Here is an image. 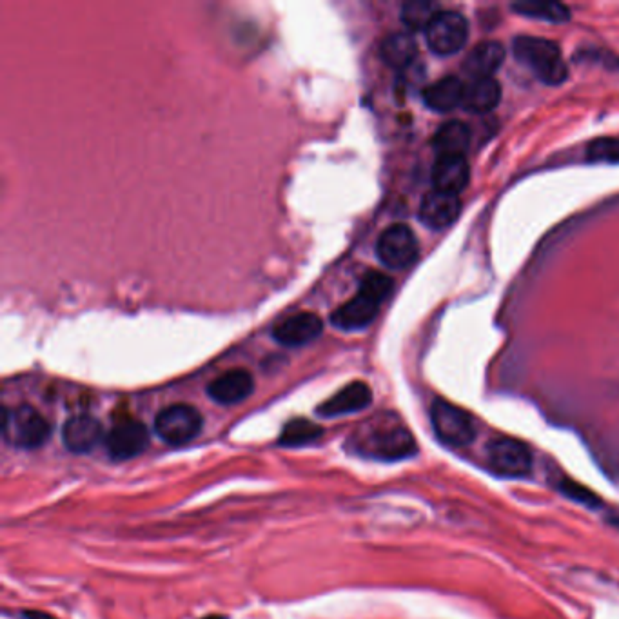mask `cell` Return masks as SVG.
<instances>
[{"label": "cell", "instance_id": "1", "mask_svg": "<svg viewBox=\"0 0 619 619\" xmlns=\"http://www.w3.org/2000/svg\"><path fill=\"white\" fill-rule=\"evenodd\" d=\"M354 451L376 460H403L416 452L409 429L394 416H382L364 425L351 440Z\"/></svg>", "mask_w": 619, "mask_h": 619}, {"label": "cell", "instance_id": "2", "mask_svg": "<svg viewBox=\"0 0 619 619\" xmlns=\"http://www.w3.org/2000/svg\"><path fill=\"white\" fill-rule=\"evenodd\" d=\"M393 291V280L384 273L369 271L360 282L358 293L340 305L331 315V322L340 331H360L373 324L380 305Z\"/></svg>", "mask_w": 619, "mask_h": 619}, {"label": "cell", "instance_id": "3", "mask_svg": "<svg viewBox=\"0 0 619 619\" xmlns=\"http://www.w3.org/2000/svg\"><path fill=\"white\" fill-rule=\"evenodd\" d=\"M514 55L523 66L549 86H560L567 80L569 69L561 57L558 44L541 37H518L514 39Z\"/></svg>", "mask_w": 619, "mask_h": 619}, {"label": "cell", "instance_id": "4", "mask_svg": "<svg viewBox=\"0 0 619 619\" xmlns=\"http://www.w3.org/2000/svg\"><path fill=\"white\" fill-rule=\"evenodd\" d=\"M51 425L30 405L4 411V438L20 449H37L50 440Z\"/></svg>", "mask_w": 619, "mask_h": 619}, {"label": "cell", "instance_id": "5", "mask_svg": "<svg viewBox=\"0 0 619 619\" xmlns=\"http://www.w3.org/2000/svg\"><path fill=\"white\" fill-rule=\"evenodd\" d=\"M155 431L168 445H184L195 440L202 431V416L193 405H169L157 414Z\"/></svg>", "mask_w": 619, "mask_h": 619}, {"label": "cell", "instance_id": "6", "mask_svg": "<svg viewBox=\"0 0 619 619\" xmlns=\"http://www.w3.org/2000/svg\"><path fill=\"white\" fill-rule=\"evenodd\" d=\"M425 39L436 55H454L467 44L469 22L458 11H440L425 30Z\"/></svg>", "mask_w": 619, "mask_h": 619}, {"label": "cell", "instance_id": "7", "mask_svg": "<svg viewBox=\"0 0 619 619\" xmlns=\"http://www.w3.org/2000/svg\"><path fill=\"white\" fill-rule=\"evenodd\" d=\"M431 422H433L436 436L447 445L463 447L471 443L476 436V427L472 422L471 414L445 400H436L433 403Z\"/></svg>", "mask_w": 619, "mask_h": 619}, {"label": "cell", "instance_id": "8", "mask_svg": "<svg viewBox=\"0 0 619 619\" xmlns=\"http://www.w3.org/2000/svg\"><path fill=\"white\" fill-rule=\"evenodd\" d=\"M376 255L384 266L391 269L413 266L418 258V240L413 229L405 224H393L387 227L378 238Z\"/></svg>", "mask_w": 619, "mask_h": 619}, {"label": "cell", "instance_id": "9", "mask_svg": "<svg viewBox=\"0 0 619 619\" xmlns=\"http://www.w3.org/2000/svg\"><path fill=\"white\" fill-rule=\"evenodd\" d=\"M487 460L503 476H525L532 467L529 447L514 438H496L487 447Z\"/></svg>", "mask_w": 619, "mask_h": 619}, {"label": "cell", "instance_id": "10", "mask_svg": "<svg viewBox=\"0 0 619 619\" xmlns=\"http://www.w3.org/2000/svg\"><path fill=\"white\" fill-rule=\"evenodd\" d=\"M149 433L144 423L124 420L106 434V451L115 460H129L148 449Z\"/></svg>", "mask_w": 619, "mask_h": 619}, {"label": "cell", "instance_id": "11", "mask_svg": "<svg viewBox=\"0 0 619 619\" xmlns=\"http://www.w3.org/2000/svg\"><path fill=\"white\" fill-rule=\"evenodd\" d=\"M324 331V322L315 313H298L285 318L273 329V338L284 347H302L315 342Z\"/></svg>", "mask_w": 619, "mask_h": 619}, {"label": "cell", "instance_id": "12", "mask_svg": "<svg viewBox=\"0 0 619 619\" xmlns=\"http://www.w3.org/2000/svg\"><path fill=\"white\" fill-rule=\"evenodd\" d=\"M255 391V380L246 369H233L220 374L207 385V394L220 405H235L244 402Z\"/></svg>", "mask_w": 619, "mask_h": 619}, {"label": "cell", "instance_id": "13", "mask_svg": "<svg viewBox=\"0 0 619 619\" xmlns=\"http://www.w3.org/2000/svg\"><path fill=\"white\" fill-rule=\"evenodd\" d=\"M371 402H373L371 387L364 382H351V384L345 385L344 389L333 394L331 398H327L316 409V413L324 416V418H335V416L364 411L365 407L371 405Z\"/></svg>", "mask_w": 619, "mask_h": 619}, {"label": "cell", "instance_id": "14", "mask_svg": "<svg viewBox=\"0 0 619 619\" xmlns=\"http://www.w3.org/2000/svg\"><path fill=\"white\" fill-rule=\"evenodd\" d=\"M462 213V204L458 195L429 191L420 204V220L431 229H445L456 222Z\"/></svg>", "mask_w": 619, "mask_h": 619}, {"label": "cell", "instance_id": "15", "mask_svg": "<svg viewBox=\"0 0 619 619\" xmlns=\"http://www.w3.org/2000/svg\"><path fill=\"white\" fill-rule=\"evenodd\" d=\"M102 440V425L89 414L69 418L62 427V442L66 449L77 454L93 451Z\"/></svg>", "mask_w": 619, "mask_h": 619}, {"label": "cell", "instance_id": "16", "mask_svg": "<svg viewBox=\"0 0 619 619\" xmlns=\"http://www.w3.org/2000/svg\"><path fill=\"white\" fill-rule=\"evenodd\" d=\"M433 186L436 191L458 195L471 180V168L465 157H438L433 166Z\"/></svg>", "mask_w": 619, "mask_h": 619}, {"label": "cell", "instance_id": "17", "mask_svg": "<svg viewBox=\"0 0 619 619\" xmlns=\"http://www.w3.org/2000/svg\"><path fill=\"white\" fill-rule=\"evenodd\" d=\"M505 60V50L502 44L496 40L480 42L474 50L467 55L463 62V71L474 79H491L494 71L502 66Z\"/></svg>", "mask_w": 619, "mask_h": 619}, {"label": "cell", "instance_id": "18", "mask_svg": "<svg viewBox=\"0 0 619 619\" xmlns=\"http://www.w3.org/2000/svg\"><path fill=\"white\" fill-rule=\"evenodd\" d=\"M502 86L496 79H474L463 89V108L469 113L483 115L500 104Z\"/></svg>", "mask_w": 619, "mask_h": 619}, {"label": "cell", "instance_id": "19", "mask_svg": "<svg viewBox=\"0 0 619 619\" xmlns=\"http://www.w3.org/2000/svg\"><path fill=\"white\" fill-rule=\"evenodd\" d=\"M471 146V128L460 120H449L436 131L433 148L440 157H463Z\"/></svg>", "mask_w": 619, "mask_h": 619}, {"label": "cell", "instance_id": "20", "mask_svg": "<svg viewBox=\"0 0 619 619\" xmlns=\"http://www.w3.org/2000/svg\"><path fill=\"white\" fill-rule=\"evenodd\" d=\"M463 89L465 86L458 77H445V79L436 80L429 88H425L423 102L433 111L449 113L452 109L462 106Z\"/></svg>", "mask_w": 619, "mask_h": 619}, {"label": "cell", "instance_id": "21", "mask_svg": "<svg viewBox=\"0 0 619 619\" xmlns=\"http://www.w3.org/2000/svg\"><path fill=\"white\" fill-rule=\"evenodd\" d=\"M416 53H418V44L413 35L407 31L387 35L380 48V55L385 64L396 69L409 68L416 59Z\"/></svg>", "mask_w": 619, "mask_h": 619}, {"label": "cell", "instance_id": "22", "mask_svg": "<svg viewBox=\"0 0 619 619\" xmlns=\"http://www.w3.org/2000/svg\"><path fill=\"white\" fill-rule=\"evenodd\" d=\"M322 434H324V429L318 423L305 420V418H296V420L285 423L278 443L282 447H300V445L315 442Z\"/></svg>", "mask_w": 619, "mask_h": 619}, {"label": "cell", "instance_id": "23", "mask_svg": "<svg viewBox=\"0 0 619 619\" xmlns=\"http://www.w3.org/2000/svg\"><path fill=\"white\" fill-rule=\"evenodd\" d=\"M512 10L527 19L545 20V22H565L570 19V13L563 4L558 2H538L527 0L512 4Z\"/></svg>", "mask_w": 619, "mask_h": 619}, {"label": "cell", "instance_id": "24", "mask_svg": "<svg viewBox=\"0 0 619 619\" xmlns=\"http://www.w3.org/2000/svg\"><path fill=\"white\" fill-rule=\"evenodd\" d=\"M438 13V6L429 0L405 2L402 6L403 26L409 31H425Z\"/></svg>", "mask_w": 619, "mask_h": 619}, {"label": "cell", "instance_id": "25", "mask_svg": "<svg viewBox=\"0 0 619 619\" xmlns=\"http://www.w3.org/2000/svg\"><path fill=\"white\" fill-rule=\"evenodd\" d=\"M587 158L596 164H619V138L592 140L587 148Z\"/></svg>", "mask_w": 619, "mask_h": 619}, {"label": "cell", "instance_id": "26", "mask_svg": "<svg viewBox=\"0 0 619 619\" xmlns=\"http://www.w3.org/2000/svg\"><path fill=\"white\" fill-rule=\"evenodd\" d=\"M24 619H55L51 614L46 612H40V610H26L24 612Z\"/></svg>", "mask_w": 619, "mask_h": 619}, {"label": "cell", "instance_id": "27", "mask_svg": "<svg viewBox=\"0 0 619 619\" xmlns=\"http://www.w3.org/2000/svg\"><path fill=\"white\" fill-rule=\"evenodd\" d=\"M204 619H222V616H211V618H204Z\"/></svg>", "mask_w": 619, "mask_h": 619}]
</instances>
